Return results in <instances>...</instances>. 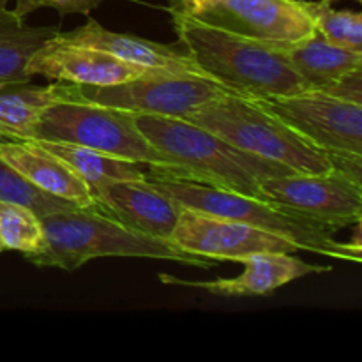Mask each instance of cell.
<instances>
[{
	"mask_svg": "<svg viewBox=\"0 0 362 362\" xmlns=\"http://www.w3.org/2000/svg\"><path fill=\"white\" fill-rule=\"evenodd\" d=\"M71 101L95 103L133 113L182 119L219 95L233 94L211 78L194 74H166L115 85L71 83Z\"/></svg>",
	"mask_w": 362,
	"mask_h": 362,
	"instance_id": "52a82bcc",
	"label": "cell"
},
{
	"mask_svg": "<svg viewBox=\"0 0 362 362\" xmlns=\"http://www.w3.org/2000/svg\"><path fill=\"white\" fill-rule=\"evenodd\" d=\"M173 23L180 45L202 73L233 94L267 99L310 88L278 45L243 37L194 18L173 16Z\"/></svg>",
	"mask_w": 362,
	"mask_h": 362,
	"instance_id": "7a4b0ae2",
	"label": "cell"
},
{
	"mask_svg": "<svg viewBox=\"0 0 362 362\" xmlns=\"http://www.w3.org/2000/svg\"><path fill=\"white\" fill-rule=\"evenodd\" d=\"M0 237L6 251H20L25 257L45 247L41 219L21 205L0 202Z\"/></svg>",
	"mask_w": 362,
	"mask_h": 362,
	"instance_id": "603a6c76",
	"label": "cell"
},
{
	"mask_svg": "<svg viewBox=\"0 0 362 362\" xmlns=\"http://www.w3.org/2000/svg\"><path fill=\"white\" fill-rule=\"evenodd\" d=\"M57 42L74 46H88L108 52L126 62L136 64L154 69H165L175 74H194L205 76L200 67L187 55L182 45H161L151 39L138 37L133 34H120V32L108 30L99 21L88 18L87 23L73 28L69 32H59L55 35Z\"/></svg>",
	"mask_w": 362,
	"mask_h": 362,
	"instance_id": "9a60e30c",
	"label": "cell"
},
{
	"mask_svg": "<svg viewBox=\"0 0 362 362\" xmlns=\"http://www.w3.org/2000/svg\"><path fill=\"white\" fill-rule=\"evenodd\" d=\"M134 122L170 166L148 179L193 180L267 200L262 193V180L296 173L278 163L240 151L189 120L134 113Z\"/></svg>",
	"mask_w": 362,
	"mask_h": 362,
	"instance_id": "6da1fadb",
	"label": "cell"
},
{
	"mask_svg": "<svg viewBox=\"0 0 362 362\" xmlns=\"http://www.w3.org/2000/svg\"><path fill=\"white\" fill-rule=\"evenodd\" d=\"M0 159L41 189L83 209H95L83 179L39 141H2Z\"/></svg>",
	"mask_w": 362,
	"mask_h": 362,
	"instance_id": "2e32d148",
	"label": "cell"
},
{
	"mask_svg": "<svg viewBox=\"0 0 362 362\" xmlns=\"http://www.w3.org/2000/svg\"><path fill=\"white\" fill-rule=\"evenodd\" d=\"M194 20L267 45L315 34L304 0H216Z\"/></svg>",
	"mask_w": 362,
	"mask_h": 362,
	"instance_id": "8fae6325",
	"label": "cell"
},
{
	"mask_svg": "<svg viewBox=\"0 0 362 362\" xmlns=\"http://www.w3.org/2000/svg\"><path fill=\"white\" fill-rule=\"evenodd\" d=\"M45 247L27 258L35 267L74 271L88 260L103 257L172 260L198 269H212L219 262L191 255L168 239L145 235L95 209L55 212L41 218Z\"/></svg>",
	"mask_w": 362,
	"mask_h": 362,
	"instance_id": "3957f363",
	"label": "cell"
},
{
	"mask_svg": "<svg viewBox=\"0 0 362 362\" xmlns=\"http://www.w3.org/2000/svg\"><path fill=\"white\" fill-rule=\"evenodd\" d=\"M2 141H4V140H2V138H0V144H2Z\"/></svg>",
	"mask_w": 362,
	"mask_h": 362,
	"instance_id": "f1b7e54d",
	"label": "cell"
},
{
	"mask_svg": "<svg viewBox=\"0 0 362 362\" xmlns=\"http://www.w3.org/2000/svg\"><path fill=\"white\" fill-rule=\"evenodd\" d=\"M255 101L322 151L362 154V105L317 88Z\"/></svg>",
	"mask_w": 362,
	"mask_h": 362,
	"instance_id": "ba28073f",
	"label": "cell"
},
{
	"mask_svg": "<svg viewBox=\"0 0 362 362\" xmlns=\"http://www.w3.org/2000/svg\"><path fill=\"white\" fill-rule=\"evenodd\" d=\"M357 2H361V0H357Z\"/></svg>",
	"mask_w": 362,
	"mask_h": 362,
	"instance_id": "f546056e",
	"label": "cell"
},
{
	"mask_svg": "<svg viewBox=\"0 0 362 362\" xmlns=\"http://www.w3.org/2000/svg\"><path fill=\"white\" fill-rule=\"evenodd\" d=\"M95 211L145 235L168 239L182 207L148 180H115L90 191Z\"/></svg>",
	"mask_w": 362,
	"mask_h": 362,
	"instance_id": "4fadbf2b",
	"label": "cell"
},
{
	"mask_svg": "<svg viewBox=\"0 0 362 362\" xmlns=\"http://www.w3.org/2000/svg\"><path fill=\"white\" fill-rule=\"evenodd\" d=\"M152 186L182 209L211 214L216 218L232 219L244 225L267 230L300 244L304 251L334 258L341 262H362V246L354 243H339L332 237L331 226L315 219L293 214L269 200L246 197L235 191L212 187L209 184L177 179H147Z\"/></svg>",
	"mask_w": 362,
	"mask_h": 362,
	"instance_id": "277c9868",
	"label": "cell"
},
{
	"mask_svg": "<svg viewBox=\"0 0 362 362\" xmlns=\"http://www.w3.org/2000/svg\"><path fill=\"white\" fill-rule=\"evenodd\" d=\"M170 240L191 255L237 264L243 258L258 253L304 251L300 244L286 237L189 209H182Z\"/></svg>",
	"mask_w": 362,
	"mask_h": 362,
	"instance_id": "30bf717a",
	"label": "cell"
},
{
	"mask_svg": "<svg viewBox=\"0 0 362 362\" xmlns=\"http://www.w3.org/2000/svg\"><path fill=\"white\" fill-rule=\"evenodd\" d=\"M35 141L64 159L83 179L88 191L101 184L115 182V180H147L152 170V166L144 165V163L127 161V159L103 154V152L92 151L81 145L64 144V141Z\"/></svg>",
	"mask_w": 362,
	"mask_h": 362,
	"instance_id": "d6986e66",
	"label": "cell"
},
{
	"mask_svg": "<svg viewBox=\"0 0 362 362\" xmlns=\"http://www.w3.org/2000/svg\"><path fill=\"white\" fill-rule=\"evenodd\" d=\"M7 2H9V0H0V9H6Z\"/></svg>",
	"mask_w": 362,
	"mask_h": 362,
	"instance_id": "4316f807",
	"label": "cell"
},
{
	"mask_svg": "<svg viewBox=\"0 0 362 362\" xmlns=\"http://www.w3.org/2000/svg\"><path fill=\"white\" fill-rule=\"evenodd\" d=\"M244 272L237 278H221L214 281H187L170 274H159L165 285L200 288L221 297H255L271 296L286 283L296 281L310 274L331 272V265L308 264L296 253H258L243 258Z\"/></svg>",
	"mask_w": 362,
	"mask_h": 362,
	"instance_id": "5bb4252c",
	"label": "cell"
},
{
	"mask_svg": "<svg viewBox=\"0 0 362 362\" xmlns=\"http://www.w3.org/2000/svg\"><path fill=\"white\" fill-rule=\"evenodd\" d=\"M308 14L313 20L315 32L332 42L345 48L362 52V14L356 11L332 9L331 0L308 2L304 0Z\"/></svg>",
	"mask_w": 362,
	"mask_h": 362,
	"instance_id": "7402d4cb",
	"label": "cell"
},
{
	"mask_svg": "<svg viewBox=\"0 0 362 362\" xmlns=\"http://www.w3.org/2000/svg\"><path fill=\"white\" fill-rule=\"evenodd\" d=\"M103 2L105 0H16V7L13 11L21 18H27L28 14L42 9V7H52L60 16H66V14H88L92 9L101 6Z\"/></svg>",
	"mask_w": 362,
	"mask_h": 362,
	"instance_id": "cb8c5ba5",
	"label": "cell"
},
{
	"mask_svg": "<svg viewBox=\"0 0 362 362\" xmlns=\"http://www.w3.org/2000/svg\"><path fill=\"white\" fill-rule=\"evenodd\" d=\"M2 251H6V246H4V243H2V237H0V253H2Z\"/></svg>",
	"mask_w": 362,
	"mask_h": 362,
	"instance_id": "83f0119b",
	"label": "cell"
},
{
	"mask_svg": "<svg viewBox=\"0 0 362 362\" xmlns=\"http://www.w3.org/2000/svg\"><path fill=\"white\" fill-rule=\"evenodd\" d=\"M0 202L21 205L34 212L39 219L55 214V212L83 209L73 202L64 200V198L41 189L2 159H0Z\"/></svg>",
	"mask_w": 362,
	"mask_h": 362,
	"instance_id": "44dd1931",
	"label": "cell"
},
{
	"mask_svg": "<svg viewBox=\"0 0 362 362\" xmlns=\"http://www.w3.org/2000/svg\"><path fill=\"white\" fill-rule=\"evenodd\" d=\"M30 76H45L76 85H115L140 78L166 76L165 69L136 66L108 52L88 46H74L49 39L30 57L27 66Z\"/></svg>",
	"mask_w": 362,
	"mask_h": 362,
	"instance_id": "7c38bea8",
	"label": "cell"
},
{
	"mask_svg": "<svg viewBox=\"0 0 362 362\" xmlns=\"http://www.w3.org/2000/svg\"><path fill=\"white\" fill-rule=\"evenodd\" d=\"M278 46L310 88H320L343 74L362 69V52L332 45L317 32L310 37Z\"/></svg>",
	"mask_w": 362,
	"mask_h": 362,
	"instance_id": "ac0fdd59",
	"label": "cell"
},
{
	"mask_svg": "<svg viewBox=\"0 0 362 362\" xmlns=\"http://www.w3.org/2000/svg\"><path fill=\"white\" fill-rule=\"evenodd\" d=\"M317 90L332 95V98L343 99V101L362 105V69L343 74Z\"/></svg>",
	"mask_w": 362,
	"mask_h": 362,
	"instance_id": "d4e9b609",
	"label": "cell"
},
{
	"mask_svg": "<svg viewBox=\"0 0 362 362\" xmlns=\"http://www.w3.org/2000/svg\"><path fill=\"white\" fill-rule=\"evenodd\" d=\"M59 32V27H30L14 11L0 9V81L32 80L28 60Z\"/></svg>",
	"mask_w": 362,
	"mask_h": 362,
	"instance_id": "ffe728a7",
	"label": "cell"
},
{
	"mask_svg": "<svg viewBox=\"0 0 362 362\" xmlns=\"http://www.w3.org/2000/svg\"><path fill=\"white\" fill-rule=\"evenodd\" d=\"M269 202L339 230L362 218V186L338 172L290 173L260 182Z\"/></svg>",
	"mask_w": 362,
	"mask_h": 362,
	"instance_id": "9c48e42d",
	"label": "cell"
},
{
	"mask_svg": "<svg viewBox=\"0 0 362 362\" xmlns=\"http://www.w3.org/2000/svg\"><path fill=\"white\" fill-rule=\"evenodd\" d=\"M35 140L81 145L103 154L152 166L148 177L170 170L134 122V113L85 101H57L39 117ZM34 140V141H35Z\"/></svg>",
	"mask_w": 362,
	"mask_h": 362,
	"instance_id": "8992f818",
	"label": "cell"
},
{
	"mask_svg": "<svg viewBox=\"0 0 362 362\" xmlns=\"http://www.w3.org/2000/svg\"><path fill=\"white\" fill-rule=\"evenodd\" d=\"M170 13L172 16H186L197 18L204 13L205 9L212 6L216 0H168Z\"/></svg>",
	"mask_w": 362,
	"mask_h": 362,
	"instance_id": "484cf974",
	"label": "cell"
},
{
	"mask_svg": "<svg viewBox=\"0 0 362 362\" xmlns=\"http://www.w3.org/2000/svg\"><path fill=\"white\" fill-rule=\"evenodd\" d=\"M71 83L35 85L30 80L0 81V138L34 141L39 117L57 101H71Z\"/></svg>",
	"mask_w": 362,
	"mask_h": 362,
	"instance_id": "e0dca14e",
	"label": "cell"
},
{
	"mask_svg": "<svg viewBox=\"0 0 362 362\" xmlns=\"http://www.w3.org/2000/svg\"><path fill=\"white\" fill-rule=\"evenodd\" d=\"M250 154L297 173L334 172L329 152L308 141L255 99L219 95L182 117Z\"/></svg>",
	"mask_w": 362,
	"mask_h": 362,
	"instance_id": "5b68a950",
	"label": "cell"
}]
</instances>
